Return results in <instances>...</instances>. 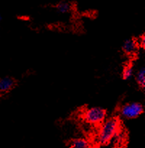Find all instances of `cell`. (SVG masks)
<instances>
[{"label":"cell","instance_id":"cell-1","mask_svg":"<svg viewBox=\"0 0 145 148\" xmlns=\"http://www.w3.org/2000/svg\"><path fill=\"white\" fill-rule=\"evenodd\" d=\"M98 135V143L100 145L108 143L115 135L119 129V121L116 118H111L103 121Z\"/></svg>","mask_w":145,"mask_h":148},{"label":"cell","instance_id":"cell-2","mask_svg":"<svg viewBox=\"0 0 145 148\" xmlns=\"http://www.w3.org/2000/svg\"><path fill=\"white\" fill-rule=\"evenodd\" d=\"M106 118V111L99 107L88 108L84 113V120L90 124L102 123Z\"/></svg>","mask_w":145,"mask_h":148},{"label":"cell","instance_id":"cell-3","mask_svg":"<svg viewBox=\"0 0 145 148\" xmlns=\"http://www.w3.org/2000/svg\"><path fill=\"white\" fill-rule=\"evenodd\" d=\"M144 108L141 103H127L120 108V114L126 119H135L143 113Z\"/></svg>","mask_w":145,"mask_h":148},{"label":"cell","instance_id":"cell-4","mask_svg":"<svg viewBox=\"0 0 145 148\" xmlns=\"http://www.w3.org/2000/svg\"><path fill=\"white\" fill-rule=\"evenodd\" d=\"M15 82L10 77H4L0 79V94H4L11 90L14 87Z\"/></svg>","mask_w":145,"mask_h":148},{"label":"cell","instance_id":"cell-5","mask_svg":"<svg viewBox=\"0 0 145 148\" xmlns=\"http://www.w3.org/2000/svg\"><path fill=\"white\" fill-rule=\"evenodd\" d=\"M123 51L128 55H132L137 51L138 44L136 41L133 39L127 40L125 41L123 46Z\"/></svg>","mask_w":145,"mask_h":148},{"label":"cell","instance_id":"cell-6","mask_svg":"<svg viewBox=\"0 0 145 148\" xmlns=\"http://www.w3.org/2000/svg\"><path fill=\"white\" fill-rule=\"evenodd\" d=\"M70 146L74 148H87L89 147L90 145L84 139H75L71 141Z\"/></svg>","mask_w":145,"mask_h":148},{"label":"cell","instance_id":"cell-7","mask_svg":"<svg viewBox=\"0 0 145 148\" xmlns=\"http://www.w3.org/2000/svg\"><path fill=\"white\" fill-rule=\"evenodd\" d=\"M136 82L140 88H144L145 87V69L142 67L137 72L136 75Z\"/></svg>","mask_w":145,"mask_h":148},{"label":"cell","instance_id":"cell-8","mask_svg":"<svg viewBox=\"0 0 145 148\" xmlns=\"http://www.w3.org/2000/svg\"><path fill=\"white\" fill-rule=\"evenodd\" d=\"M133 75V69L131 66H127L124 68L123 72V77L125 79H128L132 77Z\"/></svg>","mask_w":145,"mask_h":148},{"label":"cell","instance_id":"cell-9","mask_svg":"<svg viewBox=\"0 0 145 148\" xmlns=\"http://www.w3.org/2000/svg\"><path fill=\"white\" fill-rule=\"evenodd\" d=\"M58 11L61 13H66L70 10V5L68 3L66 2H62L59 3L57 7Z\"/></svg>","mask_w":145,"mask_h":148},{"label":"cell","instance_id":"cell-10","mask_svg":"<svg viewBox=\"0 0 145 148\" xmlns=\"http://www.w3.org/2000/svg\"><path fill=\"white\" fill-rule=\"evenodd\" d=\"M145 40H144V38H140V40H139V45H141V46H143V47H144V45H145Z\"/></svg>","mask_w":145,"mask_h":148},{"label":"cell","instance_id":"cell-11","mask_svg":"<svg viewBox=\"0 0 145 148\" xmlns=\"http://www.w3.org/2000/svg\"><path fill=\"white\" fill-rule=\"evenodd\" d=\"M1 20V16H0V20Z\"/></svg>","mask_w":145,"mask_h":148}]
</instances>
